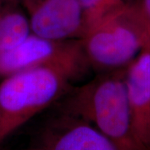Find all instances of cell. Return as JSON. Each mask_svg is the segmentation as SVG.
I'll return each instance as SVG.
<instances>
[{
  "label": "cell",
  "mask_w": 150,
  "mask_h": 150,
  "mask_svg": "<svg viewBox=\"0 0 150 150\" xmlns=\"http://www.w3.org/2000/svg\"><path fill=\"white\" fill-rule=\"evenodd\" d=\"M74 70L46 65L5 77L0 83V144L54 102Z\"/></svg>",
  "instance_id": "cell-1"
},
{
  "label": "cell",
  "mask_w": 150,
  "mask_h": 150,
  "mask_svg": "<svg viewBox=\"0 0 150 150\" xmlns=\"http://www.w3.org/2000/svg\"><path fill=\"white\" fill-rule=\"evenodd\" d=\"M74 108L96 125L119 150H141L134 139L125 69L104 76L83 87Z\"/></svg>",
  "instance_id": "cell-2"
},
{
  "label": "cell",
  "mask_w": 150,
  "mask_h": 150,
  "mask_svg": "<svg viewBox=\"0 0 150 150\" xmlns=\"http://www.w3.org/2000/svg\"><path fill=\"white\" fill-rule=\"evenodd\" d=\"M82 38L89 60L105 69L126 68L150 43L129 3L88 28Z\"/></svg>",
  "instance_id": "cell-3"
},
{
  "label": "cell",
  "mask_w": 150,
  "mask_h": 150,
  "mask_svg": "<svg viewBox=\"0 0 150 150\" xmlns=\"http://www.w3.org/2000/svg\"><path fill=\"white\" fill-rule=\"evenodd\" d=\"M83 51L81 43L55 41L30 33L15 47L0 53V76L39 66L56 65L76 69Z\"/></svg>",
  "instance_id": "cell-4"
},
{
  "label": "cell",
  "mask_w": 150,
  "mask_h": 150,
  "mask_svg": "<svg viewBox=\"0 0 150 150\" xmlns=\"http://www.w3.org/2000/svg\"><path fill=\"white\" fill-rule=\"evenodd\" d=\"M31 33L55 41L83 37L86 23L79 0H21Z\"/></svg>",
  "instance_id": "cell-5"
},
{
  "label": "cell",
  "mask_w": 150,
  "mask_h": 150,
  "mask_svg": "<svg viewBox=\"0 0 150 150\" xmlns=\"http://www.w3.org/2000/svg\"><path fill=\"white\" fill-rule=\"evenodd\" d=\"M125 83L134 139L150 150V43L126 67Z\"/></svg>",
  "instance_id": "cell-6"
},
{
  "label": "cell",
  "mask_w": 150,
  "mask_h": 150,
  "mask_svg": "<svg viewBox=\"0 0 150 150\" xmlns=\"http://www.w3.org/2000/svg\"><path fill=\"white\" fill-rule=\"evenodd\" d=\"M18 5L0 0V53L15 47L31 33L28 18Z\"/></svg>",
  "instance_id": "cell-7"
},
{
  "label": "cell",
  "mask_w": 150,
  "mask_h": 150,
  "mask_svg": "<svg viewBox=\"0 0 150 150\" xmlns=\"http://www.w3.org/2000/svg\"><path fill=\"white\" fill-rule=\"evenodd\" d=\"M54 150H119L112 140L88 124H79L65 132Z\"/></svg>",
  "instance_id": "cell-8"
},
{
  "label": "cell",
  "mask_w": 150,
  "mask_h": 150,
  "mask_svg": "<svg viewBox=\"0 0 150 150\" xmlns=\"http://www.w3.org/2000/svg\"><path fill=\"white\" fill-rule=\"evenodd\" d=\"M129 2V0H79L84 14L86 29Z\"/></svg>",
  "instance_id": "cell-9"
},
{
  "label": "cell",
  "mask_w": 150,
  "mask_h": 150,
  "mask_svg": "<svg viewBox=\"0 0 150 150\" xmlns=\"http://www.w3.org/2000/svg\"><path fill=\"white\" fill-rule=\"evenodd\" d=\"M129 3L150 39V0H130Z\"/></svg>",
  "instance_id": "cell-10"
},
{
  "label": "cell",
  "mask_w": 150,
  "mask_h": 150,
  "mask_svg": "<svg viewBox=\"0 0 150 150\" xmlns=\"http://www.w3.org/2000/svg\"><path fill=\"white\" fill-rule=\"evenodd\" d=\"M6 1H9V2H13V3L20 4V1H21V0H6Z\"/></svg>",
  "instance_id": "cell-11"
},
{
  "label": "cell",
  "mask_w": 150,
  "mask_h": 150,
  "mask_svg": "<svg viewBox=\"0 0 150 150\" xmlns=\"http://www.w3.org/2000/svg\"><path fill=\"white\" fill-rule=\"evenodd\" d=\"M129 1H130V0H129Z\"/></svg>",
  "instance_id": "cell-12"
}]
</instances>
